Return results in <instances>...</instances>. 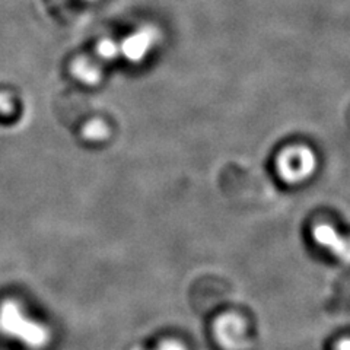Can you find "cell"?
<instances>
[{"mask_svg": "<svg viewBox=\"0 0 350 350\" xmlns=\"http://www.w3.org/2000/svg\"><path fill=\"white\" fill-rule=\"evenodd\" d=\"M276 168L279 177L289 184L302 183L310 178L317 168L314 152L304 146H295L284 150L278 158Z\"/></svg>", "mask_w": 350, "mask_h": 350, "instance_id": "6da1fadb", "label": "cell"}, {"mask_svg": "<svg viewBox=\"0 0 350 350\" xmlns=\"http://www.w3.org/2000/svg\"><path fill=\"white\" fill-rule=\"evenodd\" d=\"M314 238L319 244L333 250L336 254L350 260V241H345L332 226L320 225L314 229Z\"/></svg>", "mask_w": 350, "mask_h": 350, "instance_id": "3957f363", "label": "cell"}, {"mask_svg": "<svg viewBox=\"0 0 350 350\" xmlns=\"http://www.w3.org/2000/svg\"><path fill=\"white\" fill-rule=\"evenodd\" d=\"M157 36L152 28H142L133 34H130L122 44H120V51L130 62L144 60L146 54L155 44Z\"/></svg>", "mask_w": 350, "mask_h": 350, "instance_id": "7a4b0ae2", "label": "cell"}, {"mask_svg": "<svg viewBox=\"0 0 350 350\" xmlns=\"http://www.w3.org/2000/svg\"><path fill=\"white\" fill-rule=\"evenodd\" d=\"M118 54H122V51H120V44L113 41L111 38H104L96 44V56L101 60H114Z\"/></svg>", "mask_w": 350, "mask_h": 350, "instance_id": "5b68a950", "label": "cell"}, {"mask_svg": "<svg viewBox=\"0 0 350 350\" xmlns=\"http://www.w3.org/2000/svg\"><path fill=\"white\" fill-rule=\"evenodd\" d=\"M90 2H92V0H90Z\"/></svg>", "mask_w": 350, "mask_h": 350, "instance_id": "52a82bcc", "label": "cell"}, {"mask_svg": "<svg viewBox=\"0 0 350 350\" xmlns=\"http://www.w3.org/2000/svg\"><path fill=\"white\" fill-rule=\"evenodd\" d=\"M83 136L90 140H101L107 136V126L101 120H92L85 126Z\"/></svg>", "mask_w": 350, "mask_h": 350, "instance_id": "8992f818", "label": "cell"}, {"mask_svg": "<svg viewBox=\"0 0 350 350\" xmlns=\"http://www.w3.org/2000/svg\"><path fill=\"white\" fill-rule=\"evenodd\" d=\"M72 72L75 78L85 85H95L100 82L103 76L100 63L92 57H79L75 60L72 64Z\"/></svg>", "mask_w": 350, "mask_h": 350, "instance_id": "277c9868", "label": "cell"}]
</instances>
